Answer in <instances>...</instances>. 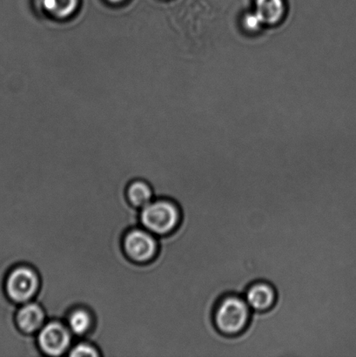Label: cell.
Instances as JSON below:
<instances>
[{"label": "cell", "mask_w": 356, "mask_h": 357, "mask_svg": "<svg viewBox=\"0 0 356 357\" xmlns=\"http://www.w3.org/2000/svg\"><path fill=\"white\" fill-rule=\"evenodd\" d=\"M65 323L73 335L85 338L93 330L94 317L88 309L79 306L70 311Z\"/></svg>", "instance_id": "obj_8"}, {"label": "cell", "mask_w": 356, "mask_h": 357, "mask_svg": "<svg viewBox=\"0 0 356 357\" xmlns=\"http://www.w3.org/2000/svg\"><path fill=\"white\" fill-rule=\"evenodd\" d=\"M256 13L265 24H277L285 14L284 0H256Z\"/></svg>", "instance_id": "obj_10"}, {"label": "cell", "mask_w": 356, "mask_h": 357, "mask_svg": "<svg viewBox=\"0 0 356 357\" xmlns=\"http://www.w3.org/2000/svg\"><path fill=\"white\" fill-rule=\"evenodd\" d=\"M139 222L153 234L160 237L170 236L180 229L183 222V213L176 202L156 199L141 208Z\"/></svg>", "instance_id": "obj_2"}, {"label": "cell", "mask_w": 356, "mask_h": 357, "mask_svg": "<svg viewBox=\"0 0 356 357\" xmlns=\"http://www.w3.org/2000/svg\"><path fill=\"white\" fill-rule=\"evenodd\" d=\"M128 202L135 208H143L155 198L153 190L148 182L134 181L128 185L127 189Z\"/></svg>", "instance_id": "obj_9"}, {"label": "cell", "mask_w": 356, "mask_h": 357, "mask_svg": "<svg viewBox=\"0 0 356 357\" xmlns=\"http://www.w3.org/2000/svg\"><path fill=\"white\" fill-rule=\"evenodd\" d=\"M109 1L113 3H117L122 1V0H109Z\"/></svg>", "instance_id": "obj_14"}, {"label": "cell", "mask_w": 356, "mask_h": 357, "mask_svg": "<svg viewBox=\"0 0 356 357\" xmlns=\"http://www.w3.org/2000/svg\"><path fill=\"white\" fill-rule=\"evenodd\" d=\"M68 356L71 357H99L102 356L100 349L88 341L78 342L69 349Z\"/></svg>", "instance_id": "obj_12"}, {"label": "cell", "mask_w": 356, "mask_h": 357, "mask_svg": "<svg viewBox=\"0 0 356 357\" xmlns=\"http://www.w3.org/2000/svg\"><path fill=\"white\" fill-rule=\"evenodd\" d=\"M36 340L42 355L58 357L71 349L72 334L64 321L50 320L38 331Z\"/></svg>", "instance_id": "obj_4"}, {"label": "cell", "mask_w": 356, "mask_h": 357, "mask_svg": "<svg viewBox=\"0 0 356 357\" xmlns=\"http://www.w3.org/2000/svg\"><path fill=\"white\" fill-rule=\"evenodd\" d=\"M40 285V275L33 267L16 266L6 275L5 292L10 302L24 304L37 296Z\"/></svg>", "instance_id": "obj_3"}, {"label": "cell", "mask_w": 356, "mask_h": 357, "mask_svg": "<svg viewBox=\"0 0 356 357\" xmlns=\"http://www.w3.org/2000/svg\"><path fill=\"white\" fill-rule=\"evenodd\" d=\"M47 318V313L41 304L28 302L17 310L15 323L22 333L33 335L44 326Z\"/></svg>", "instance_id": "obj_7"}, {"label": "cell", "mask_w": 356, "mask_h": 357, "mask_svg": "<svg viewBox=\"0 0 356 357\" xmlns=\"http://www.w3.org/2000/svg\"><path fill=\"white\" fill-rule=\"evenodd\" d=\"M254 314L270 312L277 306L279 295L273 283L267 280H256L247 287L242 294Z\"/></svg>", "instance_id": "obj_6"}, {"label": "cell", "mask_w": 356, "mask_h": 357, "mask_svg": "<svg viewBox=\"0 0 356 357\" xmlns=\"http://www.w3.org/2000/svg\"><path fill=\"white\" fill-rule=\"evenodd\" d=\"M254 311L242 294L229 292L219 297L212 311V323L221 337H242L252 324Z\"/></svg>", "instance_id": "obj_1"}, {"label": "cell", "mask_w": 356, "mask_h": 357, "mask_svg": "<svg viewBox=\"0 0 356 357\" xmlns=\"http://www.w3.org/2000/svg\"><path fill=\"white\" fill-rule=\"evenodd\" d=\"M123 250L129 260L135 264H148L158 254L159 241L149 231L136 227L125 234Z\"/></svg>", "instance_id": "obj_5"}, {"label": "cell", "mask_w": 356, "mask_h": 357, "mask_svg": "<svg viewBox=\"0 0 356 357\" xmlns=\"http://www.w3.org/2000/svg\"><path fill=\"white\" fill-rule=\"evenodd\" d=\"M43 6L52 15L65 17L75 12L78 0H43Z\"/></svg>", "instance_id": "obj_11"}, {"label": "cell", "mask_w": 356, "mask_h": 357, "mask_svg": "<svg viewBox=\"0 0 356 357\" xmlns=\"http://www.w3.org/2000/svg\"><path fill=\"white\" fill-rule=\"evenodd\" d=\"M261 24H263V20H261V17L256 13L249 14V15L245 17V20H244V26H245L246 29L251 31L259 30Z\"/></svg>", "instance_id": "obj_13"}]
</instances>
